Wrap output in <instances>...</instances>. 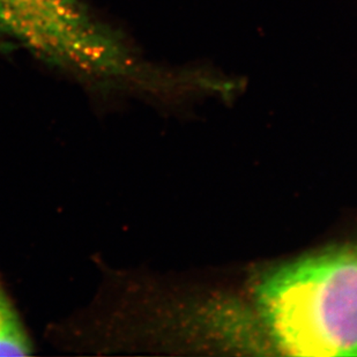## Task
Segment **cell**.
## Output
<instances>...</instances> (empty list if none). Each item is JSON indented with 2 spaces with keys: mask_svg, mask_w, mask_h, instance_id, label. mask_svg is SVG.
<instances>
[{
  "mask_svg": "<svg viewBox=\"0 0 357 357\" xmlns=\"http://www.w3.org/2000/svg\"><path fill=\"white\" fill-rule=\"evenodd\" d=\"M36 344L0 274V356H33Z\"/></svg>",
  "mask_w": 357,
  "mask_h": 357,
  "instance_id": "3957f363",
  "label": "cell"
},
{
  "mask_svg": "<svg viewBox=\"0 0 357 357\" xmlns=\"http://www.w3.org/2000/svg\"><path fill=\"white\" fill-rule=\"evenodd\" d=\"M257 309L275 347L295 356H357V244L277 267Z\"/></svg>",
  "mask_w": 357,
  "mask_h": 357,
  "instance_id": "7a4b0ae2",
  "label": "cell"
},
{
  "mask_svg": "<svg viewBox=\"0 0 357 357\" xmlns=\"http://www.w3.org/2000/svg\"><path fill=\"white\" fill-rule=\"evenodd\" d=\"M0 40L102 98L158 91L165 80L87 0H0Z\"/></svg>",
  "mask_w": 357,
  "mask_h": 357,
  "instance_id": "6da1fadb",
  "label": "cell"
}]
</instances>
